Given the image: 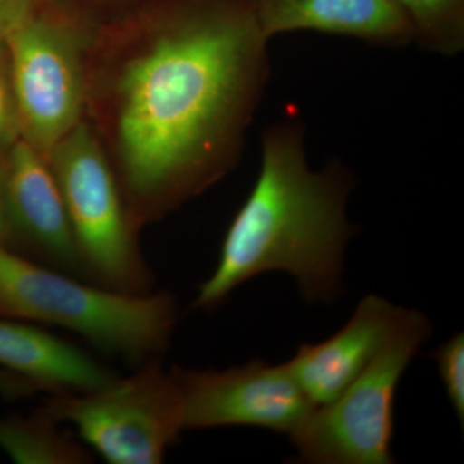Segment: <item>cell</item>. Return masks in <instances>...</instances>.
<instances>
[{
	"mask_svg": "<svg viewBox=\"0 0 464 464\" xmlns=\"http://www.w3.org/2000/svg\"><path fill=\"white\" fill-rule=\"evenodd\" d=\"M259 29L271 41L313 30L384 48L413 44L411 25L393 0H256Z\"/></svg>",
	"mask_w": 464,
	"mask_h": 464,
	"instance_id": "obj_11",
	"label": "cell"
},
{
	"mask_svg": "<svg viewBox=\"0 0 464 464\" xmlns=\"http://www.w3.org/2000/svg\"><path fill=\"white\" fill-rule=\"evenodd\" d=\"M42 408L111 464L161 463L185 431L181 392L160 359L102 389L50 396Z\"/></svg>",
	"mask_w": 464,
	"mask_h": 464,
	"instance_id": "obj_6",
	"label": "cell"
},
{
	"mask_svg": "<svg viewBox=\"0 0 464 464\" xmlns=\"http://www.w3.org/2000/svg\"><path fill=\"white\" fill-rule=\"evenodd\" d=\"M5 44L23 137L47 158L82 121L81 42L67 27L33 14Z\"/></svg>",
	"mask_w": 464,
	"mask_h": 464,
	"instance_id": "obj_7",
	"label": "cell"
},
{
	"mask_svg": "<svg viewBox=\"0 0 464 464\" xmlns=\"http://www.w3.org/2000/svg\"><path fill=\"white\" fill-rule=\"evenodd\" d=\"M45 159L65 204L85 279L116 292H151L154 279L121 186L91 128L79 121Z\"/></svg>",
	"mask_w": 464,
	"mask_h": 464,
	"instance_id": "obj_5",
	"label": "cell"
},
{
	"mask_svg": "<svg viewBox=\"0 0 464 464\" xmlns=\"http://www.w3.org/2000/svg\"><path fill=\"white\" fill-rule=\"evenodd\" d=\"M401 310L380 295H365L334 335L298 348L285 365L311 404H329L362 374L389 340Z\"/></svg>",
	"mask_w": 464,
	"mask_h": 464,
	"instance_id": "obj_10",
	"label": "cell"
},
{
	"mask_svg": "<svg viewBox=\"0 0 464 464\" xmlns=\"http://www.w3.org/2000/svg\"><path fill=\"white\" fill-rule=\"evenodd\" d=\"M12 237H14V230H12L7 206H5V191H3L2 166H0V246L9 248L8 243Z\"/></svg>",
	"mask_w": 464,
	"mask_h": 464,
	"instance_id": "obj_19",
	"label": "cell"
},
{
	"mask_svg": "<svg viewBox=\"0 0 464 464\" xmlns=\"http://www.w3.org/2000/svg\"><path fill=\"white\" fill-rule=\"evenodd\" d=\"M0 368L51 396L91 392L118 377L81 348L24 320H0Z\"/></svg>",
	"mask_w": 464,
	"mask_h": 464,
	"instance_id": "obj_12",
	"label": "cell"
},
{
	"mask_svg": "<svg viewBox=\"0 0 464 464\" xmlns=\"http://www.w3.org/2000/svg\"><path fill=\"white\" fill-rule=\"evenodd\" d=\"M0 314L66 329L103 353L142 365L169 346L179 306L170 293L116 292L0 246Z\"/></svg>",
	"mask_w": 464,
	"mask_h": 464,
	"instance_id": "obj_3",
	"label": "cell"
},
{
	"mask_svg": "<svg viewBox=\"0 0 464 464\" xmlns=\"http://www.w3.org/2000/svg\"><path fill=\"white\" fill-rule=\"evenodd\" d=\"M405 14L413 44L440 56H457L464 48L463 0H393Z\"/></svg>",
	"mask_w": 464,
	"mask_h": 464,
	"instance_id": "obj_14",
	"label": "cell"
},
{
	"mask_svg": "<svg viewBox=\"0 0 464 464\" xmlns=\"http://www.w3.org/2000/svg\"><path fill=\"white\" fill-rule=\"evenodd\" d=\"M0 449L20 464L92 463L91 451L43 408L0 417Z\"/></svg>",
	"mask_w": 464,
	"mask_h": 464,
	"instance_id": "obj_13",
	"label": "cell"
},
{
	"mask_svg": "<svg viewBox=\"0 0 464 464\" xmlns=\"http://www.w3.org/2000/svg\"><path fill=\"white\" fill-rule=\"evenodd\" d=\"M36 0H0V45L34 14Z\"/></svg>",
	"mask_w": 464,
	"mask_h": 464,
	"instance_id": "obj_17",
	"label": "cell"
},
{
	"mask_svg": "<svg viewBox=\"0 0 464 464\" xmlns=\"http://www.w3.org/2000/svg\"><path fill=\"white\" fill-rule=\"evenodd\" d=\"M429 317L402 307L389 340L337 399L316 406L289 433L297 462L391 464L393 408L399 382L431 337Z\"/></svg>",
	"mask_w": 464,
	"mask_h": 464,
	"instance_id": "obj_4",
	"label": "cell"
},
{
	"mask_svg": "<svg viewBox=\"0 0 464 464\" xmlns=\"http://www.w3.org/2000/svg\"><path fill=\"white\" fill-rule=\"evenodd\" d=\"M23 137L20 115L12 88L7 48L0 45V158L5 157L9 148Z\"/></svg>",
	"mask_w": 464,
	"mask_h": 464,
	"instance_id": "obj_16",
	"label": "cell"
},
{
	"mask_svg": "<svg viewBox=\"0 0 464 464\" xmlns=\"http://www.w3.org/2000/svg\"><path fill=\"white\" fill-rule=\"evenodd\" d=\"M256 0L186 12L124 61L114 83L118 182L133 227L237 163L270 78Z\"/></svg>",
	"mask_w": 464,
	"mask_h": 464,
	"instance_id": "obj_1",
	"label": "cell"
},
{
	"mask_svg": "<svg viewBox=\"0 0 464 464\" xmlns=\"http://www.w3.org/2000/svg\"><path fill=\"white\" fill-rule=\"evenodd\" d=\"M170 373L181 392L185 431L246 426L289 435L315 408L285 364L256 359L225 371L173 366Z\"/></svg>",
	"mask_w": 464,
	"mask_h": 464,
	"instance_id": "obj_8",
	"label": "cell"
},
{
	"mask_svg": "<svg viewBox=\"0 0 464 464\" xmlns=\"http://www.w3.org/2000/svg\"><path fill=\"white\" fill-rule=\"evenodd\" d=\"M353 188V174L338 159L311 167L306 125L297 116L266 128L257 179L192 308L215 310L237 286L270 271L292 275L307 301L337 297L355 230L347 217Z\"/></svg>",
	"mask_w": 464,
	"mask_h": 464,
	"instance_id": "obj_2",
	"label": "cell"
},
{
	"mask_svg": "<svg viewBox=\"0 0 464 464\" xmlns=\"http://www.w3.org/2000/svg\"><path fill=\"white\" fill-rule=\"evenodd\" d=\"M0 166L14 234L35 250L42 265L85 280L65 204L47 159L20 137Z\"/></svg>",
	"mask_w": 464,
	"mask_h": 464,
	"instance_id": "obj_9",
	"label": "cell"
},
{
	"mask_svg": "<svg viewBox=\"0 0 464 464\" xmlns=\"http://www.w3.org/2000/svg\"><path fill=\"white\" fill-rule=\"evenodd\" d=\"M38 392L29 381L0 368V398L20 400L32 398Z\"/></svg>",
	"mask_w": 464,
	"mask_h": 464,
	"instance_id": "obj_18",
	"label": "cell"
},
{
	"mask_svg": "<svg viewBox=\"0 0 464 464\" xmlns=\"http://www.w3.org/2000/svg\"><path fill=\"white\" fill-rule=\"evenodd\" d=\"M432 359L438 364L445 392L458 420L464 422V334L457 333L450 340L436 348Z\"/></svg>",
	"mask_w": 464,
	"mask_h": 464,
	"instance_id": "obj_15",
	"label": "cell"
}]
</instances>
